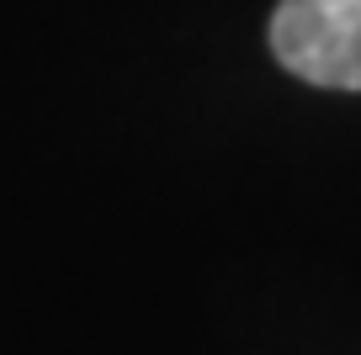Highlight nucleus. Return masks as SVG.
Instances as JSON below:
<instances>
[{
  "label": "nucleus",
  "instance_id": "obj_1",
  "mask_svg": "<svg viewBox=\"0 0 361 355\" xmlns=\"http://www.w3.org/2000/svg\"><path fill=\"white\" fill-rule=\"evenodd\" d=\"M271 54L308 85L361 90V0H282Z\"/></svg>",
  "mask_w": 361,
  "mask_h": 355
}]
</instances>
